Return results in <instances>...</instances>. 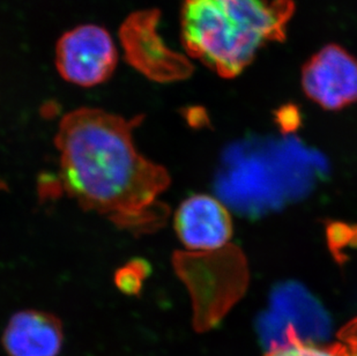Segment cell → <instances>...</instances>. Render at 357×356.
<instances>
[{
    "instance_id": "obj_1",
    "label": "cell",
    "mask_w": 357,
    "mask_h": 356,
    "mask_svg": "<svg viewBox=\"0 0 357 356\" xmlns=\"http://www.w3.org/2000/svg\"><path fill=\"white\" fill-rule=\"evenodd\" d=\"M144 117L79 107L61 118L54 137L68 195L86 211L138 234L165 223L169 209L159 197L172 181L165 167L135 148L133 130Z\"/></svg>"
},
{
    "instance_id": "obj_2",
    "label": "cell",
    "mask_w": 357,
    "mask_h": 356,
    "mask_svg": "<svg viewBox=\"0 0 357 356\" xmlns=\"http://www.w3.org/2000/svg\"><path fill=\"white\" fill-rule=\"evenodd\" d=\"M293 0H184L186 52L222 77L242 73L268 42L286 38Z\"/></svg>"
},
{
    "instance_id": "obj_3",
    "label": "cell",
    "mask_w": 357,
    "mask_h": 356,
    "mask_svg": "<svg viewBox=\"0 0 357 356\" xmlns=\"http://www.w3.org/2000/svg\"><path fill=\"white\" fill-rule=\"evenodd\" d=\"M172 264L189 289L198 332L218 325L249 283L245 255L233 244L214 251L176 252Z\"/></svg>"
},
{
    "instance_id": "obj_4",
    "label": "cell",
    "mask_w": 357,
    "mask_h": 356,
    "mask_svg": "<svg viewBox=\"0 0 357 356\" xmlns=\"http://www.w3.org/2000/svg\"><path fill=\"white\" fill-rule=\"evenodd\" d=\"M158 10L132 13L119 29L125 58L132 68L158 82L184 80L192 74L188 58L167 47L159 33Z\"/></svg>"
},
{
    "instance_id": "obj_5",
    "label": "cell",
    "mask_w": 357,
    "mask_h": 356,
    "mask_svg": "<svg viewBox=\"0 0 357 356\" xmlns=\"http://www.w3.org/2000/svg\"><path fill=\"white\" fill-rule=\"evenodd\" d=\"M54 61L64 80L80 87H94L112 77L119 54L105 28L81 24L59 38Z\"/></svg>"
},
{
    "instance_id": "obj_6",
    "label": "cell",
    "mask_w": 357,
    "mask_h": 356,
    "mask_svg": "<svg viewBox=\"0 0 357 356\" xmlns=\"http://www.w3.org/2000/svg\"><path fill=\"white\" fill-rule=\"evenodd\" d=\"M302 86L320 107L340 110L357 102V61L342 47L327 45L304 65Z\"/></svg>"
},
{
    "instance_id": "obj_7",
    "label": "cell",
    "mask_w": 357,
    "mask_h": 356,
    "mask_svg": "<svg viewBox=\"0 0 357 356\" xmlns=\"http://www.w3.org/2000/svg\"><path fill=\"white\" fill-rule=\"evenodd\" d=\"M175 230L190 251H214L229 244L233 221L220 200L196 195L184 200L177 209Z\"/></svg>"
},
{
    "instance_id": "obj_8",
    "label": "cell",
    "mask_w": 357,
    "mask_h": 356,
    "mask_svg": "<svg viewBox=\"0 0 357 356\" xmlns=\"http://www.w3.org/2000/svg\"><path fill=\"white\" fill-rule=\"evenodd\" d=\"M270 309L295 331L302 343L320 345L330 339L333 327L330 313L300 283H278L270 294Z\"/></svg>"
},
{
    "instance_id": "obj_9",
    "label": "cell",
    "mask_w": 357,
    "mask_h": 356,
    "mask_svg": "<svg viewBox=\"0 0 357 356\" xmlns=\"http://www.w3.org/2000/svg\"><path fill=\"white\" fill-rule=\"evenodd\" d=\"M63 340V324L58 317L38 310H24L12 316L1 343L8 356H58Z\"/></svg>"
},
{
    "instance_id": "obj_10",
    "label": "cell",
    "mask_w": 357,
    "mask_h": 356,
    "mask_svg": "<svg viewBox=\"0 0 357 356\" xmlns=\"http://www.w3.org/2000/svg\"><path fill=\"white\" fill-rule=\"evenodd\" d=\"M256 327L260 343L267 353L302 343L295 331L271 309L259 313Z\"/></svg>"
},
{
    "instance_id": "obj_11",
    "label": "cell",
    "mask_w": 357,
    "mask_h": 356,
    "mask_svg": "<svg viewBox=\"0 0 357 356\" xmlns=\"http://www.w3.org/2000/svg\"><path fill=\"white\" fill-rule=\"evenodd\" d=\"M149 265L142 260L128 262L116 273L115 283L119 290L128 295H137L144 280L149 276Z\"/></svg>"
},
{
    "instance_id": "obj_12",
    "label": "cell",
    "mask_w": 357,
    "mask_h": 356,
    "mask_svg": "<svg viewBox=\"0 0 357 356\" xmlns=\"http://www.w3.org/2000/svg\"><path fill=\"white\" fill-rule=\"evenodd\" d=\"M266 356H344V352L340 343L325 347L314 343H298L267 353Z\"/></svg>"
},
{
    "instance_id": "obj_13",
    "label": "cell",
    "mask_w": 357,
    "mask_h": 356,
    "mask_svg": "<svg viewBox=\"0 0 357 356\" xmlns=\"http://www.w3.org/2000/svg\"><path fill=\"white\" fill-rule=\"evenodd\" d=\"M339 338L344 356H357V318L341 329Z\"/></svg>"
}]
</instances>
